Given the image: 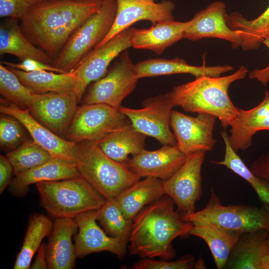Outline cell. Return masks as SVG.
I'll return each instance as SVG.
<instances>
[{"label": "cell", "mask_w": 269, "mask_h": 269, "mask_svg": "<svg viewBox=\"0 0 269 269\" xmlns=\"http://www.w3.org/2000/svg\"><path fill=\"white\" fill-rule=\"evenodd\" d=\"M16 175L54 158L45 148L33 141H25L6 154Z\"/></svg>", "instance_id": "obj_35"}, {"label": "cell", "mask_w": 269, "mask_h": 269, "mask_svg": "<svg viewBox=\"0 0 269 269\" xmlns=\"http://www.w3.org/2000/svg\"><path fill=\"white\" fill-rule=\"evenodd\" d=\"M154 0V1L155 0Z\"/></svg>", "instance_id": "obj_49"}, {"label": "cell", "mask_w": 269, "mask_h": 269, "mask_svg": "<svg viewBox=\"0 0 269 269\" xmlns=\"http://www.w3.org/2000/svg\"><path fill=\"white\" fill-rule=\"evenodd\" d=\"M24 126L14 118L2 114L0 118V143L2 147L14 150L25 138Z\"/></svg>", "instance_id": "obj_37"}, {"label": "cell", "mask_w": 269, "mask_h": 269, "mask_svg": "<svg viewBox=\"0 0 269 269\" xmlns=\"http://www.w3.org/2000/svg\"><path fill=\"white\" fill-rule=\"evenodd\" d=\"M221 135L225 144L224 158L222 161H211L210 162L225 166L247 181L257 193L263 205L269 210V182L255 175L246 166L232 148L229 135L226 130L221 131Z\"/></svg>", "instance_id": "obj_33"}, {"label": "cell", "mask_w": 269, "mask_h": 269, "mask_svg": "<svg viewBox=\"0 0 269 269\" xmlns=\"http://www.w3.org/2000/svg\"><path fill=\"white\" fill-rule=\"evenodd\" d=\"M97 221L108 235L128 243L132 222L128 220L115 197L106 200L97 210Z\"/></svg>", "instance_id": "obj_34"}, {"label": "cell", "mask_w": 269, "mask_h": 269, "mask_svg": "<svg viewBox=\"0 0 269 269\" xmlns=\"http://www.w3.org/2000/svg\"><path fill=\"white\" fill-rule=\"evenodd\" d=\"M42 0H0V16L20 20L34 5Z\"/></svg>", "instance_id": "obj_39"}, {"label": "cell", "mask_w": 269, "mask_h": 269, "mask_svg": "<svg viewBox=\"0 0 269 269\" xmlns=\"http://www.w3.org/2000/svg\"><path fill=\"white\" fill-rule=\"evenodd\" d=\"M98 210L84 212L74 218L78 229L74 237L77 257L83 258L89 254L105 251L123 259L128 243L109 236L98 226Z\"/></svg>", "instance_id": "obj_17"}, {"label": "cell", "mask_w": 269, "mask_h": 269, "mask_svg": "<svg viewBox=\"0 0 269 269\" xmlns=\"http://www.w3.org/2000/svg\"><path fill=\"white\" fill-rule=\"evenodd\" d=\"M227 15L224 2H212L187 21L184 38L197 41L204 38H217L228 41L234 48L241 46L243 32L229 27Z\"/></svg>", "instance_id": "obj_16"}, {"label": "cell", "mask_w": 269, "mask_h": 269, "mask_svg": "<svg viewBox=\"0 0 269 269\" xmlns=\"http://www.w3.org/2000/svg\"><path fill=\"white\" fill-rule=\"evenodd\" d=\"M263 100L248 110L238 108V115L230 125L229 140L234 150H244L252 146V137L261 131H269V91Z\"/></svg>", "instance_id": "obj_20"}, {"label": "cell", "mask_w": 269, "mask_h": 269, "mask_svg": "<svg viewBox=\"0 0 269 269\" xmlns=\"http://www.w3.org/2000/svg\"><path fill=\"white\" fill-rule=\"evenodd\" d=\"M0 94L9 104L23 109L29 108L34 95L8 67L1 63L0 64Z\"/></svg>", "instance_id": "obj_36"}, {"label": "cell", "mask_w": 269, "mask_h": 269, "mask_svg": "<svg viewBox=\"0 0 269 269\" xmlns=\"http://www.w3.org/2000/svg\"><path fill=\"white\" fill-rule=\"evenodd\" d=\"M76 0V1H104L106 0Z\"/></svg>", "instance_id": "obj_47"}, {"label": "cell", "mask_w": 269, "mask_h": 269, "mask_svg": "<svg viewBox=\"0 0 269 269\" xmlns=\"http://www.w3.org/2000/svg\"><path fill=\"white\" fill-rule=\"evenodd\" d=\"M249 168L255 175L269 182V150L252 162Z\"/></svg>", "instance_id": "obj_41"}, {"label": "cell", "mask_w": 269, "mask_h": 269, "mask_svg": "<svg viewBox=\"0 0 269 269\" xmlns=\"http://www.w3.org/2000/svg\"><path fill=\"white\" fill-rule=\"evenodd\" d=\"M116 11V0L103 1L100 9L72 34L52 65L65 73L72 72L106 37L113 25Z\"/></svg>", "instance_id": "obj_6"}, {"label": "cell", "mask_w": 269, "mask_h": 269, "mask_svg": "<svg viewBox=\"0 0 269 269\" xmlns=\"http://www.w3.org/2000/svg\"><path fill=\"white\" fill-rule=\"evenodd\" d=\"M186 157L176 145H163L154 150L144 149L133 156L125 165L141 178L152 177L164 181L182 167Z\"/></svg>", "instance_id": "obj_19"}, {"label": "cell", "mask_w": 269, "mask_h": 269, "mask_svg": "<svg viewBox=\"0 0 269 269\" xmlns=\"http://www.w3.org/2000/svg\"><path fill=\"white\" fill-rule=\"evenodd\" d=\"M264 43L269 49V38L263 40ZM249 77L251 79H256L262 85L267 86L269 83V64L262 69H255L249 74Z\"/></svg>", "instance_id": "obj_43"}, {"label": "cell", "mask_w": 269, "mask_h": 269, "mask_svg": "<svg viewBox=\"0 0 269 269\" xmlns=\"http://www.w3.org/2000/svg\"><path fill=\"white\" fill-rule=\"evenodd\" d=\"M195 261L192 255H187L178 260L169 261L164 260H155L144 258L134 263V269H191L194 267Z\"/></svg>", "instance_id": "obj_38"}, {"label": "cell", "mask_w": 269, "mask_h": 269, "mask_svg": "<svg viewBox=\"0 0 269 269\" xmlns=\"http://www.w3.org/2000/svg\"><path fill=\"white\" fill-rule=\"evenodd\" d=\"M261 269H269V252L262 260Z\"/></svg>", "instance_id": "obj_45"}, {"label": "cell", "mask_w": 269, "mask_h": 269, "mask_svg": "<svg viewBox=\"0 0 269 269\" xmlns=\"http://www.w3.org/2000/svg\"><path fill=\"white\" fill-rule=\"evenodd\" d=\"M47 245L42 244L38 250L35 259L30 266L31 269H48L47 262Z\"/></svg>", "instance_id": "obj_44"}, {"label": "cell", "mask_w": 269, "mask_h": 269, "mask_svg": "<svg viewBox=\"0 0 269 269\" xmlns=\"http://www.w3.org/2000/svg\"><path fill=\"white\" fill-rule=\"evenodd\" d=\"M143 107L135 109L121 106L124 114L138 132L157 139L162 145H176L170 127V116L175 107L168 92L146 99Z\"/></svg>", "instance_id": "obj_10"}, {"label": "cell", "mask_w": 269, "mask_h": 269, "mask_svg": "<svg viewBox=\"0 0 269 269\" xmlns=\"http://www.w3.org/2000/svg\"><path fill=\"white\" fill-rule=\"evenodd\" d=\"M0 53L16 56L21 61L31 58L50 64L53 59L24 34L17 19L8 18L0 26Z\"/></svg>", "instance_id": "obj_26"}, {"label": "cell", "mask_w": 269, "mask_h": 269, "mask_svg": "<svg viewBox=\"0 0 269 269\" xmlns=\"http://www.w3.org/2000/svg\"><path fill=\"white\" fill-rule=\"evenodd\" d=\"M187 21H162L148 28H130L131 46L160 54L168 47L184 38Z\"/></svg>", "instance_id": "obj_24"}, {"label": "cell", "mask_w": 269, "mask_h": 269, "mask_svg": "<svg viewBox=\"0 0 269 269\" xmlns=\"http://www.w3.org/2000/svg\"><path fill=\"white\" fill-rule=\"evenodd\" d=\"M194 269H206L204 262L203 259H200L197 262H195Z\"/></svg>", "instance_id": "obj_46"}, {"label": "cell", "mask_w": 269, "mask_h": 269, "mask_svg": "<svg viewBox=\"0 0 269 269\" xmlns=\"http://www.w3.org/2000/svg\"><path fill=\"white\" fill-rule=\"evenodd\" d=\"M43 206L55 218H75L100 209L105 198L81 176L36 184Z\"/></svg>", "instance_id": "obj_5"}, {"label": "cell", "mask_w": 269, "mask_h": 269, "mask_svg": "<svg viewBox=\"0 0 269 269\" xmlns=\"http://www.w3.org/2000/svg\"><path fill=\"white\" fill-rule=\"evenodd\" d=\"M268 237L269 240V230H268Z\"/></svg>", "instance_id": "obj_48"}, {"label": "cell", "mask_w": 269, "mask_h": 269, "mask_svg": "<svg viewBox=\"0 0 269 269\" xmlns=\"http://www.w3.org/2000/svg\"><path fill=\"white\" fill-rule=\"evenodd\" d=\"M117 11L113 25L104 39L95 47H100L114 37L140 20L153 24L174 20L175 4L169 0L155 2L152 0H116Z\"/></svg>", "instance_id": "obj_14"}, {"label": "cell", "mask_w": 269, "mask_h": 269, "mask_svg": "<svg viewBox=\"0 0 269 269\" xmlns=\"http://www.w3.org/2000/svg\"><path fill=\"white\" fill-rule=\"evenodd\" d=\"M227 22L234 30L243 32L241 47L244 50H256L269 38V5L258 17L248 20L237 12L227 16Z\"/></svg>", "instance_id": "obj_32"}, {"label": "cell", "mask_w": 269, "mask_h": 269, "mask_svg": "<svg viewBox=\"0 0 269 269\" xmlns=\"http://www.w3.org/2000/svg\"><path fill=\"white\" fill-rule=\"evenodd\" d=\"M1 114L11 116L24 126L35 143L47 150L54 158L75 163L76 143L55 134L38 121L28 109L2 103Z\"/></svg>", "instance_id": "obj_18"}, {"label": "cell", "mask_w": 269, "mask_h": 269, "mask_svg": "<svg viewBox=\"0 0 269 269\" xmlns=\"http://www.w3.org/2000/svg\"><path fill=\"white\" fill-rule=\"evenodd\" d=\"M146 135L131 124L122 127L97 141L99 147L109 157L124 165L130 158L145 149Z\"/></svg>", "instance_id": "obj_27"}, {"label": "cell", "mask_w": 269, "mask_h": 269, "mask_svg": "<svg viewBox=\"0 0 269 269\" xmlns=\"http://www.w3.org/2000/svg\"><path fill=\"white\" fill-rule=\"evenodd\" d=\"M75 163L80 176L106 200L116 197L141 179L125 165L107 155L96 141L76 142Z\"/></svg>", "instance_id": "obj_4"}, {"label": "cell", "mask_w": 269, "mask_h": 269, "mask_svg": "<svg viewBox=\"0 0 269 269\" xmlns=\"http://www.w3.org/2000/svg\"><path fill=\"white\" fill-rule=\"evenodd\" d=\"M248 71L245 66H241L227 76H201L174 87L168 94L175 106L180 107L186 112L213 115L226 129L238 115V108L229 96V88L234 82L244 79Z\"/></svg>", "instance_id": "obj_3"}, {"label": "cell", "mask_w": 269, "mask_h": 269, "mask_svg": "<svg viewBox=\"0 0 269 269\" xmlns=\"http://www.w3.org/2000/svg\"><path fill=\"white\" fill-rule=\"evenodd\" d=\"M130 30V28L126 29L102 46L94 49L71 72L78 80L76 92L80 101L88 85L103 77L111 62L132 47Z\"/></svg>", "instance_id": "obj_15"}, {"label": "cell", "mask_w": 269, "mask_h": 269, "mask_svg": "<svg viewBox=\"0 0 269 269\" xmlns=\"http://www.w3.org/2000/svg\"><path fill=\"white\" fill-rule=\"evenodd\" d=\"M79 102L74 91L34 93L28 109L43 125L58 135L65 137Z\"/></svg>", "instance_id": "obj_13"}, {"label": "cell", "mask_w": 269, "mask_h": 269, "mask_svg": "<svg viewBox=\"0 0 269 269\" xmlns=\"http://www.w3.org/2000/svg\"><path fill=\"white\" fill-rule=\"evenodd\" d=\"M78 230L74 218H55L47 245L48 269L73 268L77 256L72 237Z\"/></svg>", "instance_id": "obj_21"}, {"label": "cell", "mask_w": 269, "mask_h": 269, "mask_svg": "<svg viewBox=\"0 0 269 269\" xmlns=\"http://www.w3.org/2000/svg\"><path fill=\"white\" fill-rule=\"evenodd\" d=\"M174 204L171 198L164 195L134 217L129 236L131 255L167 261L175 257L172 241L178 237L189 235L193 224L182 221L174 209Z\"/></svg>", "instance_id": "obj_2"}, {"label": "cell", "mask_w": 269, "mask_h": 269, "mask_svg": "<svg viewBox=\"0 0 269 269\" xmlns=\"http://www.w3.org/2000/svg\"><path fill=\"white\" fill-rule=\"evenodd\" d=\"M162 181L155 177H145L128 187L115 197L129 221L132 222L142 208L164 195Z\"/></svg>", "instance_id": "obj_28"}, {"label": "cell", "mask_w": 269, "mask_h": 269, "mask_svg": "<svg viewBox=\"0 0 269 269\" xmlns=\"http://www.w3.org/2000/svg\"><path fill=\"white\" fill-rule=\"evenodd\" d=\"M130 124L124 114L107 105L83 104L78 108L65 137L75 142H97Z\"/></svg>", "instance_id": "obj_9"}, {"label": "cell", "mask_w": 269, "mask_h": 269, "mask_svg": "<svg viewBox=\"0 0 269 269\" xmlns=\"http://www.w3.org/2000/svg\"><path fill=\"white\" fill-rule=\"evenodd\" d=\"M205 153L198 151L187 156L182 167L162 181L164 195L173 200L180 217L195 212L196 202L202 196L201 171Z\"/></svg>", "instance_id": "obj_11"}, {"label": "cell", "mask_w": 269, "mask_h": 269, "mask_svg": "<svg viewBox=\"0 0 269 269\" xmlns=\"http://www.w3.org/2000/svg\"><path fill=\"white\" fill-rule=\"evenodd\" d=\"M217 118L208 113H199L193 117L172 110L170 127L179 150L186 156L212 150L217 142L213 137Z\"/></svg>", "instance_id": "obj_12"}, {"label": "cell", "mask_w": 269, "mask_h": 269, "mask_svg": "<svg viewBox=\"0 0 269 269\" xmlns=\"http://www.w3.org/2000/svg\"><path fill=\"white\" fill-rule=\"evenodd\" d=\"M3 65L24 72H29L36 71L45 70L59 73H65L63 71L56 68L52 65L46 64L35 59L27 58L21 61L19 63L11 62H1Z\"/></svg>", "instance_id": "obj_40"}, {"label": "cell", "mask_w": 269, "mask_h": 269, "mask_svg": "<svg viewBox=\"0 0 269 269\" xmlns=\"http://www.w3.org/2000/svg\"><path fill=\"white\" fill-rule=\"evenodd\" d=\"M8 68L35 94L76 91L78 80L72 72L59 73L45 70L27 72Z\"/></svg>", "instance_id": "obj_30"}, {"label": "cell", "mask_w": 269, "mask_h": 269, "mask_svg": "<svg viewBox=\"0 0 269 269\" xmlns=\"http://www.w3.org/2000/svg\"><path fill=\"white\" fill-rule=\"evenodd\" d=\"M134 66L138 79L177 74H189L195 78L203 75L218 77L233 69V67L229 65L208 66L204 64L200 66H193L178 57L172 59L150 58L138 62Z\"/></svg>", "instance_id": "obj_25"}, {"label": "cell", "mask_w": 269, "mask_h": 269, "mask_svg": "<svg viewBox=\"0 0 269 269\" xmlns=\"http://www.w3.org/2000/svg\"><path fill=\"white\" fill-rule=\"evenodd\" d=\"M181 219L192 224L206 222L241 234L261 229L269 230V210L266 207L223 205L213 189L203 209L181 217Z\"/></svg>", "instance_id": "obj_7"}, {"label": "cell", "mask_w": 269, "mask_h": 269, "mask_svg": "<svg viewBox=\"0 0 269 269\" xmlns=\"http://www.w3.org/2000/svg\"><path fill=\"white\" fill-rule=\"evenodd\" d=\"M13 173V166L6 156L0 155V193L4 191L9 186L12 174Z\"/></svg>", "instance_id": "obj_42"}, {"label": "cell", "mask_w": 269, "mask_h": 269, "mask_svg": "<svg viewBox=\"0 0 269 269\" xmlns=\"http://www.w3.org/2000/svg\"><path fill=\"white\" fill-rule=\"evenodd\" d=\"M103 1L42 0L21 20L26 37L54 60L69 38Z\"/></svg>", "instance_id": "obj_1"}, {"label": "cell", "mask_w": 269, "mask_h": 269, "mask_svg": "<svg viewBox=\"0 0 269 269\" xmlns=\"http://www.w3.org/2000/svg\"><path fill=\"white\" fill-rule=\"evenodd\" d=\"M108 73L94 81L82 98L83 104H103L118 109L135 89L138 80L134 64L126 50Z\"/></svg>", "instance_id": "obj_8"}, {"label": "cell", "mask_w": 269, "mask_h": 269, "mask_svg": "<svg viewBox=\"0 0 269 269\" xmlns=\"http://www.w3.org/2000/svg\"><path fill=\"white\" fill-rule=\"evenodd\" d=\"M53 224L43 214L30 216L24 241L13 266L14 269H28L32 258L39 250L42 240L51 233Z\"/></svg>", "instance_id": "obj_31"}, {"label": "cell", "mask_w": 269, "mask_h": 269, "mask_svg": "<svg viewBox=\"0 0 269 269\" xmlns=\"http://www.w3.org/2000/svg\"><path fill=\"white\" fill-rule=\"evenodd\" d=\"M80 176L76 163L53 158L41 165L16 175L8 187L12 194L24 196L29 185L45 181H58Z\"/></svg>", "instance_id": "obj_22"}, {"label": "cell", "mask_w": 269, "mask_h": 269, "mask_svg": "<svg viewBox=\"0 0 269 269\" xmlns=\"http://www.w3.org/2000/svg\"><path fill=\"white\" fill-rule=\"evenodd\" d=\"M192 224L189 235L203 240L211 251L217 268L224 269L241 234L206 222H196Z\"/></svg>", "instance_id": "obj_29"}, {"label": "cell", "mask_w": 269, "mask_h": 269, "mask_svg": "<svg viewBox=\"0 0 269 269\" xmlns=\"http://www.w3.org/2000/svg\"><path fill=\"white\" fill-rule=\"evenodd\" d=\"M268 230L242 233L224 267L227 269H261L263 258L269 252Z\"/></svg>", "instance_id": "obj_23"}]
</instances>
